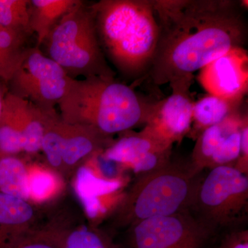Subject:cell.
Instances as JSON below:
<instances>
[{"instance_id": "obj_10", "label": "cell", "mask_w": 248, "mask_h": 248, "mask_svg": "<svg viewBox=\"0 0 248 248\" xmlns=\"http://www.w3.org/2000/svg\"><path fill=\"white\" fill-rule=\"evenodd\" d=\"M172 146L155 138L145 129L120 133L117 140L99 155L108 162L133 171L136 177L167 164L172 159Z\"/></svg>"}, {"instance_id": "obj_26", "label": "cell", "mask_w": 248, "mask_h": 248, "mask_svg": "<svg viewBox=\"0 0 248 248\" xmlns=\"http://www.w3.org/2000/svg\"><path fill=\"white\" fill-rule=\"evenodd\" d=\"M234 168L248 175V118L245 120L241 128V151Z\"/></svg>"}, {"instance_id": "obj_8", "label": "cell", "mask_w": 248, "mask_h": 248, "mask_svg": "<svg viewBox=\"0 0 248 248\" xmlns=\"http://www.w3.org/2000/svg\"><path fill=\"white\" fill-rule=\"evenodd\" d=\"M221 235L186 211L138 222L115 241L120 248H215Z\"/></svg>"}, {"instance_id": "obj_16", "label": "cell", "mask_w": 248, "mask_h": 248, "mask_svg": "<svg viewBox=\"0 0 248 248\" xmlns=\"http://www.w3.org/2000/svg\"><path fill=\"white\" fill-rule=\"evenodd\" d=\"M248 115L237 112L224 122L205 129L196 139L189 164L196 175L202 174L205 169H210L212 159L218 147L228 133L243 124Z\"/></svg>"}, {"instance_id": "obj_23", "label": "cell", "mask_w": 248, "mask_h": 248, "mask_svg": "<svg viewBox=\"0 0 248 248\" xmlns=\"http://www.w3.org/2000/svg\"><path fill=\"white\" fill-rule=\"evenodd\" d=\"M244 122L239 126L231 130L226 135L221 145L218 147L216 153L214 155L210 164V169L218 166H234L237 162L240 156L241 144V128Z\"/></svg>"}, {"instance_id": "obj_21", "label": "cell", "mask_w": 248, "mask_h": 248, "mask_svg": "<svg viewBox=\"0 0 248 248\" xmlns=\"http://www.w3.org/2000/svg\"><path fill=\"white\" fill-rule=\"evenodd\" d=\"M55 109H45L29 102L27 123L23 135V151L35 154L41 151L46 127Z\"/></svg>"}, {"instance_id": "obj_14", "label": "cell", "mask_w": 248, "mask_h": 248, "mask_svg": "<svg viewBox=\"0 0 248 248\" xmlns=\"http://www.w3.org/2000/svg\"><path fill=\"white\" fill-rule=\"evenodd\" d=\"M48 208L0 192V248L45 226Z\"/></svg>"}, {"instance_id": "obj_5", "label": "cell", "mask_w": 248, "mask_h": 248, "mask_svg": "<svg viewBox=\"0 0 248 248\" xmlns=\"http://www.w3.org/2000/svg\"><path fill=\"white\" fill-rule=\"evenodd\" d=\"M42 46L68 78L115 79L99 45L89 5L84 1L59 21Z\"/></svg>"}, {"instance_id": "obj_15", "label": "cell", "mask_w": 248, "mask_h": 248, "mask_svg": "<svg viewBox=\"0 0 248 248\" xmlns=\"http://www.w3.org/2000/svg\"><path fill=\"white\" fill-rule=\"evenodd\" d=\"M29 102L9 91L5 95L0 115V155H16L23 151V135Z\"/></svg>"}, {"instance_id": "obj_6", "label": "cell", "mask_w": 248, "mask_h": 248, "mask_svg": "<svg viewBox=\"0 0 248 248\" xmlns=\"http://www.w3.org/2000/svg\"><path fill=\"white\" fill-rule=\"evenodd\" d=\"M204 224L219 234L246 228L248 175L234 166L209 170L200 184L190 210Z\"/></svg>"}, {"instance_id": "obj_27", "label": "cell", "mask_w": 248, "mask_h": 248, "mask_svg": "<svg viewBox=\"0 0 248 248\" xmlns=\"http://www.w3.org/2000/svg\"><path fill=\"white\" fill-rule=\"evenodd\" d=\"M16 71V68L0 55V79L9 82Z\"/></svg>"}, {"instance_id": "obj_20", "label": "cell", "mask_w": 248, "mask_h": 248, "mask_svg": "<svg viewBox=\"0 0 248 248\" xmlns=\"http://www.w3.org/2000/svg\"><path fill=\"white\" fill-rule=\"evenodd\" d=\"M0 192L29 202L27 166L16 155H0Z\"/></svg>"}, {"instance_id": "obj_4", "label": "cell", "mask_w": 248, "mask_h": 248, "mask_svg": "<svg viewBox=\"0 0 248 248\" xmlns=\"http://www.w3.org/2000/svg\"><path fill=\"white\" fill-rule=\"evenodd\" d=\"M202 174L187 162L173 161L135 182L104 219L101 226L115 236L138 222L190 211Z\"/></svg>"}, {"instance_id": "obj_17", "label": "cell", "mask_w": 248, "mask_h": 248, "mask_svg": "<svg viewBox=\"0 0 248 248\" xmlns=\"http://www.w3.org/2000/svg\"><path fill=\"white\" fill-rule=\"evenodd\" d=\"M241 102L208 94L194 103L191 137L196 140L205 129L221 124L239 112Z\"/></svg>"}, {"instance_id": "obj_1", "label": "cell", "mask_w": 248, "mask_h": 248, "mask_svg": "<svg viewBox=\"0 0 248 248\" xmlns=\"http://www.w3.org/2000/svg\"><path fill=\"white\" fill-rule=\"evenodd\" d=\"M153 2L159 38L146 77L154 86L193 80L195 72L214 60L232 49L244 48L248 25L242 1L153 0Z\"/></svg>"}, {"instance_id": "obj_22", "label": "cell", "mask_w": 248, "mask_h": 248, "mask_svg": "<svg viewBox=\"0 0 248 248\" xmlns=\"http://www.w3.org/2000/svg\"><path fill=\"white\" fill-rule=\"evenodd\" d=\"M0 26L30 37V1L0 0Z\"/></svg>"}, {"instance_id": "obj_7", "label": "cell", "mask_w": 248, "mask_h": 248, "mask_svg": "<svg viewBox=\"0 0 248 248\" xmlns=\"http://www.w3.org/2000/svg\"><path fill=\"white\" fill-rule=\"evenodd\" d=\"M114 140L91 125L67 123L56 112L46 127L41 151L47 166L68 184L81 166L100 155Z\"/></svg>"}, {"instance_id": "obj_11", "label": "cell", "mask_w": 248, "mask_h": 248, "mask_svg": "<svg viewBox=\"0 0 248 248\" xmlns=\"http://www.w3.org/2000/svg\"><path fill=\"white\" fill-rule=\"evenodd\" d=\"M193 80H182L169 84L172 93L155 103L145 130L161 141L173 146L190 134L194 102L190 88Z\"/></svg>"}, {"instance_id": "obj_19", "label": "cell", "mask_w": 248, "mask_h": 248, "mask_svg": "<svg viewBox=\"0 0 248 248\" xmlns=\"http://www.w3.org/2000/svg\"><path fill=\"white\" fill-rule=\"evenodd\" d=\"M27 166L29 202L42 205L64 195L66 183L47 165L34 163Z\"/></svg>"}, {"instance_id": "obj_3", "label": "cell", "mask_w": 248, "mask_h": 248, "mask_svg": "<svg viewBox=\"0 0 248 248\" xmlns=\"http://www.w3.org/2000/svg\"><path fill=\"white\" fill-rule=\"evenodd\" d=\"M154 104L115 79L68 77L58 106L60 117L67 123L91 125L113 137L146 125Z\"/></svg>"}, {"instance_id": "obj_2", "label": "cell", "mask_w": 248, "mask_h": 248, "mask_svg": "<svg viewBox=\"0 0 248 248\" xmlns=\"http://www.w3.org/2000/svg\"><path fill=\"white\" fill-rule=\"evenodd\" d=\"M89 8L108 62L125 79L146 77L159 38L153 0H100Z\"/></svg>"}, {"instance_id": "obj_24", "label": "cell", "mask_w": 248, "mask_h": 248, "mask_svg": "<svg viewBox=\"0 0 248 248\" xmlns=\"http://www.w3.org/2000/svg\"><path fill=\"white\" fill-rule=\"evenodd\" d=\"M0 248H60L53 232L46 224L43 228L21 236Z\"/></svg>"}, {"instance_id": "obj_9", "label": "cell", "mask_w": 248, "mask_h": 248, "mask_svg": "<svg viewBox=\"0 0 248 248\" xmlns=\"http://www.w3.org/2000/svg\"><path fill=\"white\" fill-rule=\"evenodd\" d=\"M67 79L60 65L38 47H32L8 82L9 92L42 108L55 109L64 93Z\"/></svg>"}, {"instance_id": "obj_25", "label": "cell", "mask_w": 248, "mask_h": 248, "mask_svg": "<svg viewBox=\"0 0 248 248\" xmlns=\"http://www.w3.org/2000/svg\"><path fill=\"white\" fill-rule=\"evenodd\" d=\"M215 248H248V228H239L223 233Z\"/></svg>"}, {"instance_id": "obj_13", "label": "cell", "mask_w": 248, "mask_h": 248, "mask_svg": "<svg viewBox=\"0 0 248 248\" xmlns=\"http://www.w3.org/2000/svg\"><path fill=\"white\" fill-rule=\"evenodd\" d=\"M50 226L60 248H120L115 236L87 221L79 207L65 204L54 215Z\"/></svg>"}, {"instance_id": "obj_12", "label": "cell", "mask_w": 248, "mask_h": 248, "mask_svg": "<svg viewBox=\"0 0 248 248\" xmlns=\"http://www.w3.org/2000/svg\"><path fill=\"white\" fill-rule=\"evenodd\" d=\"M198 79L208 94L242 101L248 88L247 51L232 49L202 68Z\"/></svg>"}, {"instance_id": "obj_18", "label": "cell", "mask_w": 248, "mask_h": 248, "mask_svg": "<svg viewBox=\"0 0 248 248\" xmlns=\"http://www.w3.org/2000/svg\"><path fill=\"white\" fill-rule=\"evenodd\" d=\"M81 0H31L30 24L37 37L36 46L40 48L50 31L65 15Z\"/></svg>"}, {"instance_id": "obj_28", "label": "cell", "mask_w": 248, "mask_h": 248, "mask_svg": "<svg viewBox=\"0 0 248 248\" xmlns=\"http://www.w3.org/2000/svg\"><path fill=\"white\" fill-rule=\"evenodd\" d=\"M7 93L8 91L6 92L4 88H3L2 85L0 84V115H1V110H2L3 102H4V97Z\"/></svg>"}]
</instances>
